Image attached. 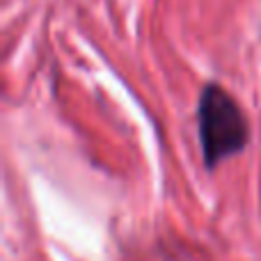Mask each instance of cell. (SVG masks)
Instances as JSON below:
<instances>
[{
    "instance_id": "obj_1",
    "label": "cell",
    "mask_w": 261,
    "mask_h": 261,
    "mask_svg": "<svg viewBox=\"0 0 261 261\" xmlns=\"http://www.w3.org/2000/svg\"><path fill=\"white\" fill-rule=\"evenodd\" d=\"M195 119L204 167L208 172L245 151L250 142V122L225 85L213 81L204 83L197 96Z\"/></svg>"
}]
</instances>
